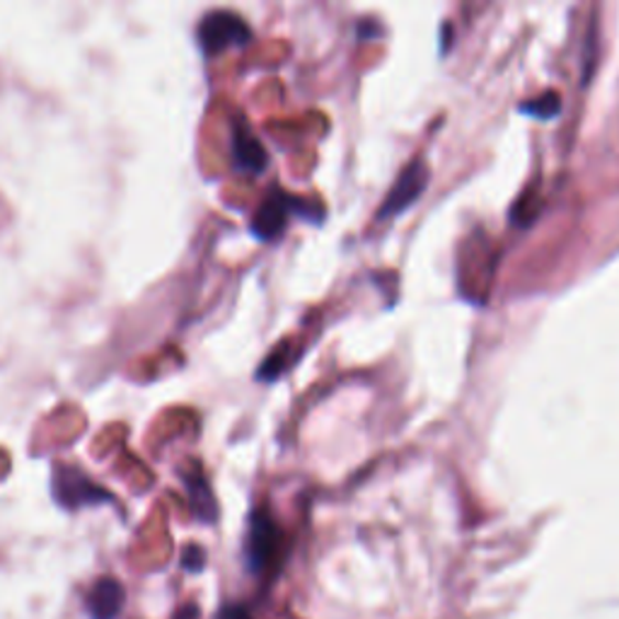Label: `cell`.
Segmentation results:
<instances>
[{
    "label": "cell",
    "instance_id": "12",
    "mask_svg": "<svg viewBox=\"0 0 619 619\" xmlns=\"http://www.w3.org/2000/svg\"><path fill=\"white\" fill-rule=\"evenodd\" d=\"M215 619H252V617L245 608H242V605H225V608H221V612H218Z\"/></svg>",
    "mask_w": 619,
    "mask_h": 619
},
{
    "label": "cell",
    "instance_id": "6",
    "mask_svg": "<svg viewBox=\"0 0 619 619\" xmlns=\"http://www.w3.org/2000/svg\"><path fill=\"white\" fill-rule=\"evenodd\" d=\"M233 163L235 169L245 175H259L269 165V155L259 139H254V133L242 124L233 133Z\"/></svg>",
    "mask_w": 619,
    "mask_h": 619
},
{
    "label": "cell",
    "instance_id": "10",
    "mask_svg": "<svg viewBox=\"0 0 619 619\" xmlns=\"http://www.w3.org/2000/svg\"><path fill=\"white\" fill-rule=\"evenodd\" d=\"M523 109H526V112H530L532 117L550 119V117H554L556 112H560V100H556L554 92H548L544 97H538L535 102L523 104Z\"/></svg>",
    "mask_w": 619,
    "mask_h": 619
},
{
    "label": "cell",
    "instance_id": "5",
    "mask_svg": "<svg viewBox=\"0 0 619 619\" xmlns=\"http://www.w3.org/2000/svg\"><path fill=\"white\" fill-rule=\"evenodd\" d=\"M427 181H429V169L421 161H414L409 167H405L402 175L397 177L395 187L390 189V194H387L385 203L380 206V211H378L380 221L402 213L407 206L414 203L419 199V194L423 191V187H427Z\"/></svg>",
    "mask_w": 619,
    "mask_h": 619
},
{
    "label": "cell",
    "instance_id": "13",
    "mask_svg": "<svg viewBox=\"0 0 619 619\" xmlns=\"http://www.w3.org/2000/svg\"><path fill=\"white\" fill-rule=\"evenodd\" d=\"M173 619H199V615L194 608H181Z\"/></svg>",
    "mask_w": 619,
    "mask_h": 619
},
{
    "label": "cell",
    "instance_id": "4",
    "mask_svg": "<svg viewBox=\"0 0 619 619\" xmlns=\"http://www.w3.org/2000/svg\"><path fill=\"white\" fill-rule=\"evenodd\" d=\"M52 491L58 506L68 508V511H76V508L82 506H100L112 499V494L102 489L92 477L85 475V472L78 469L76 465H66V463L54 465Z\"/></svg>",
    "mask_w": 619,
    "mask_h": 619
},
{
    "label": "cell",
    "instance_id": "3",
    "mask_svg": "<svg viewBox=\"0 0 619 619\" xmlns=\"http://www.w3.org/2000/svg\"><path fill=\"white\" fill-rule=\"evenodd\" d=\"M197 40L206 56H215L228 52V48L247 46L252 40V27L233 10H211L199 22Z\"/></svg>",
    "mask_w": 619,
    "mask_h": 619
},
{
    "label": "cell",
    "instance_id": "7",
    "mask_svg": "<svg viewBox=\"0 0 619 619\" xmlns=\"http://www.w3.org/2000/svg\"><path fill=\"white\" fill-rule=\"evenodd\" d=\"M126 593L117 578L104 576L88 593V612L92 619H117L124 608Z\"/></svg>",
    "mask_w": 619,
    "mask_h": 619
},
{
    "label": "cell",
    "instance_id": "2",
    "mask_svg": "<svg viewBox=\"0 0 619 619\" xmlns=\"http://www.w3.org/2000/svg\"><path fill=\"white\" fill-rule=\"evenodd\" d=\"M310 213H318V209H312L308 201L294 197V194L274 187L269 191V197H266L259 203V209L254 211L252 221H250V230L257 240L272 242L284 233L290 218H294V215L312 218ZM312 221H314V218H312Z\"/></svg>",
    "mask_w": 619,
    "mask_h": 619
},
{
    "label": "cell",
    "instance_id": "1",
    "mask_svg": "<svg viewBox=\"0 0 619 619\" xmlns=\"http://www.w3.org/2000/svg\"><path fill=\"white\" fill-rule=\"evenodd\" d=\"M284 530L266 508H254L247 523L245 562L254 576L269 574L281 560Z\"/></svg>",
    "mask_w": 619,
    "mask_h": 619
},
{
    "label": "cell",
    "instance_id": "11",
    "mask_svg": "<svg viewBox=\"0 0 619 619\" xmlns=\"http://www.w3.org/2000/svg\"><path fill=\"white\" fill-rule=\"evenodd\" d=\"M181 564H185L189 572H199L201 564H203V552L191 544V548L185 552V560H181Z\"/></svg>",
    "mask_w": 619,
    "mask_h": 619
},
{
    "label": "cell",
    "instance_id": "8",
    "mask_svg": "<svg viewBox=\"0 0 619 619\" xmlns=\"http://www.w3.org/2000/svg\"><path fill=\"white\" fill-rule=\"evenodd\" d=\"M181 479H185L191 511L197 513V518L203 520V523H215L218 504H215V496H213L211 484H209V479H206L201 467L187 469L185 475H181Z\"/></svg>",
    "mask_w": 619,
    "mask_h": 619
},
{
    "label": "cell",
    "instance_id": "9",
    "mask_svg": "<svg viewBox=\"0 0 619 619\" xmlns=\"http://www.w3.org/2000/svg\"><path fill=\"white\" fill-rule=\"evenodd\" d=\"M290 349H288V342L284 344H278L269 356L264 358V363L259 366V373H257V378L264 380V383H274L281 378V375L288 371L290 366Z\"/></svg>",
    "mask_w": 619,
    "mask_h": 619
}]
</instances>
